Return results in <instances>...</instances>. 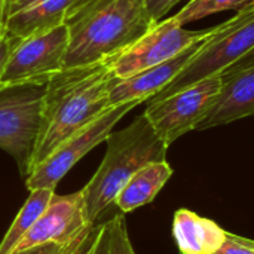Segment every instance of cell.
Listing matches in <instances>:
<instances>
[{"instance_id": "1", "label": "cell", "mask_w": 254, "mask_h": 254, "mask_svg": "<svg viewBox=\"0 0 254 254\" xmlns=\"http://www.w3.org/2000/svg\"><path fill=\"white\" fill-rule=\"evenodd\" d=\"M113 80L115 76L104 61L63 68L48 77L42 129L28 174L63 141L112 107L109 94Z\"/></svg>"}, {"instance_id": "2", "label": "cell", "mask_w": 254, "mask_h": 254, "mask_svg": "<svg viewBox=\"0 0 254 254\" xmlns=\"http://www.w3.org/2000/svg\"><path fill=\"white\" fill-rule=\"evenodd\" d=\"M64 24L68 31L64 68H71L107 60L144 36L156 22L144 0H77Z\"/></svg>"}, {"instance_id": "3", "label": "cell", "mask_w": 254, "mask_h": 254, "mask_svg": "<svg viewBox=\"0 0 254 254\" xmlns=\"http://www.w3.org/2000/svg\"><path fill=\"white\" fill-rule=\"evenodd\" d=\"M106 155L82 189L88 219L95 222L112 207L121 189L144 165L167 161L168 146L153 129L149 119L137 116L121 131H112L106 140Z\"/></svg>"}, {"instance_id": "4", "label": "cell", "mask_w": 254, "mask_h": 254, "mask_svg": "<svg viewBox=\"0 0 254 254\" xmlns=\"http://www.w3.org/2000/svg\"><path fill=\"white\" fill-rule=\"evenodd\" d=\"M46 85L48 77L0 83V149L15 159L22 177L40 135Z\"/></svg>"}, {"instance_id": "5", "label": "cell", "mask_w": 254, "mask_h": 254, "mask_svg": "<svg viewBox=\"0 0 254 254\" xmlns=\"http://www.w3.org/2000/svg\"><path fill=\"white\" fill-rule=\"evenodd\" d=\"M254 54V3L214 27L182 73L153 98L171 95L213 74H223ZM150 98V100H153Z\"/></svg>"}, {"instance_id": "6", "label": "cell", "mask_w": 254, "mask_h": 254, "mask_svg": "<svg viewBox=\"0 0 254 254\" xmlns=\"http://www.w3.org/2000/svg\"><path fill=\"white\" fill-rule=\"evenodd\" d=\"M223 76L225 73L213 74L171 95L149 100L144 116L168 147L196 129L220 91Z\"/></svg>"}, {"instance_id": "7", "label": "cell", "mask_w": 254, "mask_h": 254, "mask_svg": "<svg viewBox=\"0 0 254 254\" xmlns=\"http://www.w3.org/2000/svg\"><path fill=\"white\" fill-rule=\"evenodd\" d=\"M138 101H128L124 104L112 106L94 122L74 132L65 141H63L42 164H39L27 177L25 186L28 190L34 189H52L55 190L60 180L95 146L107 140L115 125L134 107Z\"/></svg>"}, {"instance_id": "8", "label": "cell", "mask_w": 254, "mask_h": 254, "mask_svg": "<svg viewBox=\"0 0 254 254\" xmlns=\"http://www.w3.org/2000/svg\"><path fill=\"white\" fill-rule=\"evenodd\" d=\"M211 30H186L173 18L161 19L144 36L124 51L109 57L104 63L116 79H125L173 58L192 43L208 36Z\"/></svg>"}, {"instance_id": "9", "label": "cell", "mask_w": 254, "mask_h": 254, "mask_svg": "<svg viewBox=\"0 0 254 254\" xmlns=\"http://www.w3.org/2000/svg\"><path fill=\"white\" fill-rule=\"evenodd\" d=\"M94 226L95 225L86 214L82 189L71 195L54 193L40 217L18 243L12 254L46 244L71 249L77 246Z\"/></svg>"}, {"instance_id": "10", "label": "cell", "mask_w": 254, "mask_h": 254, "mask_svg": "<svg viewBox=\"0 0 254 254\" xmlns=\"http://www.w3.org/2000/svg\"><path fill=\"white\" fill-rule=\"evenodd\" d=\"M67 45L65 24L13 42L0 83L43 79L55 74L64 68Z\"/></svg>"}, {"instance_id": "11", "label": "cell", "mask_w": 254, "mask_h": 254, "mask_svg": "<svg viewBox=\"0 0 254 254\" xmlns=\"http://www.w3.org/2000/svg\"><path fill=\"white\" fill-rule=\"evenodd\" d=\"M214 30V27H213ZM211 30V33H213ZM211 33L201 40L192 43L186 49H183L180 54L174 55L173 58L156 64L153 67H149L143 71H138L129 77L125 79H116L112 83L110 94H109V103L110 106L124 104L128 101H138L143 103L146 100L153 98L156 94H159L162 89H165L180 73L182 70L189 64V61L193 58V55L199 51V48L204 45V42L211 36Z\"/></svg>"}, {"instance_id": "12", "label": "cell", "mask_w": 254, "mask_h": 254, "mask_svg": "<svg viewBox=\"0 0 254 254\" xmlns=\"http://www.w3.org/2000/svg\"><path fill=\"white\" fill-rule=\"evenodd\" d=\"M254 115V61L225 73L220 91L195 131L222 127Z\"/></svg>"}, {"instance_id": "13", "label": "cell", "mask_w": 254, "mask_h": 254, "mask_svg": "<svg viewBox=\"0 0 254 254\" xmlns=\"http://www.w3.org/2000/svg\"><path fill=\"white\" fill-rule=\"evenodd\" d=\"M226 234L214 220L180 208L173 219V237L180 254H216L226 241Z\"/></svg>"}, {"instance_id": "14", "label": "cell", "mask_w": 254, "mask_h": 254, "mask_svg": "<svg viewBox=\"0 0 254 254\" xmlns=\"http://www.w3.org/2000/svg\"><path fill=\"white\" fill-rule=\"evenodd\" d=\"M77 0H34L4 18L3 34L12 42L22 40L64 24L68 9Z\"/></svg>"}, {"instance_id": "15", "label": "cell", "mask_w": 254, "mask_h": 254, "mask_svg": "<svg viewBox=\"0 0 254 254\" xmlns=\"http://www.w3.org/2000/svg\"><path fill=\"white\" fill-rule=\"evenodd\" d=\"M173 173L174 171L167 161L144 165L121 189L115 199V207L125 214L150 204L171 179Z\"/></svg>"}, {"instance_id": "16", "label": "cell", "mask_w": 254, "mask_h": 254, "mask_svg": "<svg viewBox=\"0 0 254 254\" xmlns=\"http://www.w3.org/2000/svg\"><path fill=\"white\" fill-rule=\"evenodd\" d=\"M55 190L52 189H34L30 190V196L24 202L22 208L16 214L10 228L7 229L4 238L0 243V254H12L18 243L27 235V232L33 228L36 220L40 217Z\"/></svg>"}, {"instance_id": "17", "label": "cell", "mask_w": 254, "mask_h": 254, "mask_svg": "<svg viewBox=\"0 0 254 254\" xmlns=\"http://www.w3.org/2000/svg\"><path fill=\"white\" fill-rule=\"evenodd\" d=\"M252 3H254V0H189L171 18L179 25L185 27V24L202 19L208 15H213L222 10H229V9L240 10Z\"/></svg>"}, {"instance_id": "18", "label": "cell", "mask_w": 254, "mask_h": 254, "mask_svg": "<svg viewBox=\"0 0 254 254\" xmlns=\"http://www.w3.org/2000/svg\"><path fill=\"white\" fill-rule=\"evenodd\" d=\"M109 222V250L107 254H137L125 223L124 214H116L113 219L107 220Z\"/></svg>"}, {"instance_id": "19", "label": "cell", "mask_w": 254, "mask_h": 254, "mask_svg": "<svg viewBox=\"0 0 254 254\" xmlns=\"http://www.w3.org/2000/svg\"><path fill=\"white\" fill-rule=\"evenodd\" d=\"M216 254H254V240L228 232L225 244Z\"/></svg>"}, {"instance_id": "20", "label": "cell", "mask_w": 254, "mask_h": 254, "mask_svg": "<svg viewBox=\"0 0 254 254\" xmlns=\"http://www.w3.org/2000/svg\"><path fill=\"white\" fill-rule=\"evenodd\" d=\"M182 0H144L146 9L155 22L161 21Z\"/></svg>"}, {"instance_id": "21", "label": "cell", "mask_w": 254, "mask_h": 254, "mask_svg": "<svg viewBox=\"0 0 254 254\" xmlns=\"http://www.w3.org/2000/svg\"><path fill=\"white\" fill-rule=\"evenodd\" d=\"M100 226H101V223L100 225H95L91 229V232L76 247H73L67 254H91V249H92V246H94V243L97 240V235L100 232Z\"/></svg>"}, {"instance_id": "22", "label": "cell", "mask_w": 254, "mask_h": 254, "mask_svg": "<svg viewBox=\"0 0 254 254\" xmlns=\"http://www.w3.org/2000/svg\"><path fill=\"white\" fill-rule=\"evenodd\" d=\"M109 250V222H103L97 240L91 249V254H107Z\"/></svg>"}, {"instance_id": "23", "label": "cell", "mask_w": 254, "mask_h": 254, "mask_svg": "<svg viewBox=\"0 0 254 254\" xmlns=\"http://www.w3.org/2000/svg\"><path fill=\"white\" fill-rule=\"evenodd\" d=\"M71 249L61 247V246H57V244H46V246L34 247V249H30V250H25V252H21V253L16 254H67Z\"/></svg>"}, {"instance_id": "24", "label": "cell", "mask_w": 254, "mask_h": 254, "mask_svg": "<svg viewBox=\"0 0 254 254\" xmlns=\"http://www.w3.org/2000/svg\"><path fill=\"white\" fill-rule=\"evenodd\" d=\"M12 48H13V42L7 36L1 34L0 36V79H1L3 68L6 65V61H7L9 55H10Z\"/></svg>"}, {"instance_id": "25", "label": "cell", "mask_w": 254, "mask_h": 254, "mask_svg": "<svg viewBox=\"0 0 254 254\" xmlns=\"http://www.w3.org/2000/svg\"><path fill=\"white\" fill-rule=\"evenodd\" d=\"M31 1H34V0H4V18L18 12L19 9H22L24 6H27Z\"/></svg>"}, {"instance_id": "26", "label": "cell", "mask_w": 254, "mask_h": 254, "mask_svg": "<svg viewBox=\"0 0 254 254\" xmlns=\"http://www.w3.org/2000/svg\"><path fill=\"white\" fill-rule=\"evenodd\" d=\"M4 28V0H0V36Z\"/></svg>"}]
</instances>
